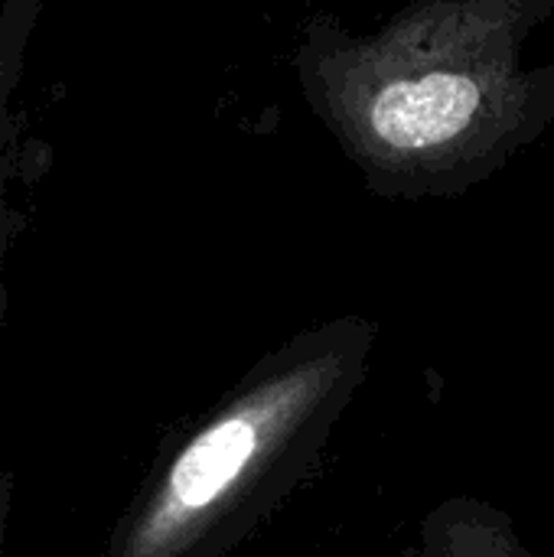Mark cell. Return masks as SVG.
Here are the masks:
<instances>
[{
    "label": "cell",
    "mask_w": 554,
    "mask_h": 557,
    "mask_svg": "<svg viewBox=\"0 0 554 557\" xmlns=\"http://www.w3.org/2000/svg\"><path fill=\"white\" fill-rule=\"evenodd\" d=\"M255 444L258 431L248 418H229L199 434L170 470L163 522H173L176 516L199 512L209 503H216L251 460Z\"/></svg>",
    "instance_id": "7a4b0ae2"
},
{
    "label": "cell",
    "mask_w": 554,
    "mask_h": 557,
    "mask_svg": "<svg viewBox=\"0 0 554 557\" xmlns=\"http://www.w3.org/2000/svg\"><path fill=\"white\" fill-rule=\"evenodd\" d=\"M554 0H408L379 29L310 13L294 75L310 114L382 193H457L554 124V62L529 65Z\"/></svg>",
    "instance_id": "6da1fadb"
}]
</instances>
